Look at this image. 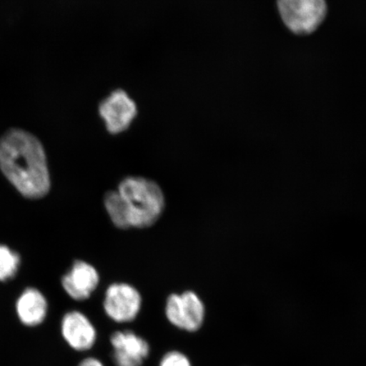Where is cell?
Returning a JSON list of instances; mask_svg holds the SVG:
<instances>
[{"mask_svg": "<svg viewBox=\"0 0 366 366\" xmlns=\"http://www.w3.org/2000/svg\"><path fill=\"white\" fill-rule=\"evenodd\" d=\"M117 191L124 201L131 228L149 227L162 216L164 197L157 182L129 177L119 184Z\"/></svg>", "mask_w": 366, "mask_h": 366, "instance_id": "7a4b0ae2", "label": "cell"}, {"mask_svg": "<svg viewBox=\"0 0 366 366\" xmlns=\"http://www.w3.org/2000/svg\"><path fill=\"white\" fill-rule=\"evenodd\" d=\"M79 366H104L102 361L95 358H86L81 364Z\"/></svg>", "mask_w": 366, "mask_h": 366, "instance_id": "5bb4252c", "label": "cell"}, {"mask_svg": "<svg viewBox=\"0 0 366 366\" xmlns=\"http://www.w3.org/2000/svg\"><path fill=\"white\" fill-rule=\"evenodd\" d=\"M0 169L27 199L43 198L50 189L45 150L38 137L18 128L0 137Z\"/></svg>", "mask_w": 366, "mask_h": 366, "instance_id": "6da1fadb", "label": "cell"}, {"mask_svg": "<svg viewBox=\"0 0 366 366\" xmlns=\"http://www.w3.org/2000/svg\"><path fill=\"white\" fill-rule=\"evenodd\" d=\"M16 311L21 322L26 326H38L47 315L48 303L39 290L29 288L18 300Z\"/></svg>", "mask_w": 366, "mask_h": 366, "instance_id": "30bf717a", "label": "cell"}, {"mask_svg": "<svg viewBox=\"0 0 366 366\" xmlns=\"http://www.w3.org/2000/svg\"><path fill=\"white\" fill-rule=\"evenodd\" d=\"M204 305L194 292L172 295L166 305L167 317L173 326L187 332H196L202 327Z\"/></svg>", "mask_w": 366, "mask_h": 366, "instance_id": "5b68a950", "label": "cell"}, {"mask_svg": "<svg viewBox=\"0 0 366 366\" xmlns=\"http://www.w3.org/2000/svg\"><path fill=\"white\" fill-rule=\"evenodd\" d=\"M104 207L114 225L120 229L131 228L124 201L118 191H109L104 195Z\"/></svg>", "mask_w": 366, "mask_h": 366, "instance_id": "8fae6325", "label": "cell"}, {"mask_svg": "<svg viewBox=\"0 0 366 366\" xmlns=\"http://www.w3.org/2000/svg\"><path fill=\"white\" fill-rule=\"evenodd\" d=\"M99 274L89 263L77 260L62 277V286L66 294L75 300L89 299L97 288Z\"/></svg>", "mask_w": 366, "mask_h": 366, "instance_id": "ba28073f", "label": "cell"}, {"mask_svg": "<svg viewBox=\"0 0 366 366\" xmlns=\"http://www.w3.org/2000/svg\"><path fill=\"white\" fill-rule=\"evenodd\" d=\"M141 306L139 292L127 283H114L105 292L104 309L114 322H132L139 315Z\"/></svg>", "mask_w": 366, "mask_h": 366, "instance_id": "8992f818", "label": "cell"}, {"mask_svg": "<svg viewBox=\"0 0 366 366\" xmlns=\"http://www.w3.org/2000/svg\"><path fill=\"white\" fill-rule=\"evenodd\" d=\"M113 360L117 366H142L149 355L147 341L134 332H116L112 334Z\"/></svg>", "mask_w": 366, "mask_h": 366, "instance_id": "52a82bcc", "label": "cell"}, {"mask_svg": "<svg viewBox=\"0 0 366 366\" xmlns=\"http://www.w3.org/2000/svg\"><path fill=\"white\" fill-rule=\"evenodd\" d=\"M20 263L19 254L6 246L0 245V281L6 282L15 277Z\"/></svg>", "mask_w": 366, "mask_h": 366, "instance_id": "7c38bea8", "label": "cell"}, {"mask_svg": "<svg viewBox=\"0 0 366 366\" xmlns=\"http://www.w3.org/2000/svg\"><path fill=\"white\" fill-rule=\"evenodd\" d=\"M159 366H192L187 357L178 351H171L164 355Z\"/></svg>", "mask_w": 366, "mask_h": 366, "instance_id": "4fadbf2b", "label": "cell"}, {"mask_svg": "<svg viewBox=\"0 0 366 366\" xmlns=\"http://www.w3.org/2000/svg\"><path fill=\"white\" fill-rule=\"evenodd\" d=\"M61 331L68 345L76 351L89 350L97 338L94 325L79 311H71L64 317Z\"/></svg>", "mask_w": 366, "mask_h": 366, "instance_id": "9c48e42d", "label": "cell"}, {"mask_svg": "<svg viewBox=\"0 0 366 366\" xmlns=\"http://www.w3.org/2000/svg\"><path fill=\"white\" fill-rule=\"evenodd\" d=\"M283 23L292 34L309 35L326 19V0H277Z\"/></svg>", "mask_w": 366, "mask_h": 366, "instance_id": "3957f363", "label": "cell"}, {"mask_svg": "<svg viewBox=\"0 0 366 366\" xmlns=\"http://www.w3.org/2000/svg\"><path fill=\"white\" fill-rule=\"evenodd\" d=\"M99 114L107 132L117 135L129 129L137 116V107L126 91L117 89L100 102Z\"/></svg>", "mask_w": 366, "mask_h": 366, "instance_id": "277c9868", "label": "cell"}]
</instances>
